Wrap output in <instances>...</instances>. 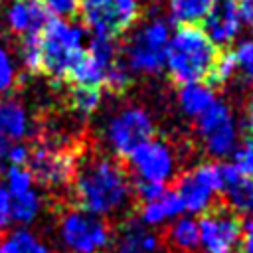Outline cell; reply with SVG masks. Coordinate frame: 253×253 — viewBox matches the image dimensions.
<instances>
[{
    "label": "cell",
    "mask_w": 253,
    "mask_h": 253,
    "mask_svg": "<svg viewBox=\"0 0 253 253\" xmlns=\"http://www.w3.org/2000/svg\"><path fill=\"white\" fill-rule=\"evenodd\" d=\"M69 186L77 208L99 217L125 213L132 202V184L126 168L117 158L99 152L77 156Z\"/></svg>",
    "instance_id": "1"
},
{
    "label": "cell",
    "mask_w": 253,
    "mask_h": 253,
    "mask_svg": "<svg viewBox=\"0 0 253 253\" xmlns=\"http://www.w3.org/2000/svg\"><path fill=\"white\" fill-rule=\"evenodd\" d=\"M219 53L200 26H178L166 45L164 65L176 85L206 83L208 73Z\"/></svg>",
    "instance_id": "2"
},
{
    "label": "cell",
    "mask_w": 253,
    "mask_h": 253,
    "mask_svg": "<svg viewBox=\"0 0 253 253\" xmlns=\"http://www.w3.org/2000/svg\"><path fill=\"white\" fill-rule=\"evenodd\" d=\"M40 38H42V71L55 83L67 81L71 67L85 51L83 28L63 18L51 16V20L40 32Z\"/></svg>",
    "instance_id": "3"
},
{
    "label": "cell",
    "mask_w": 253,
    "mask_h": 253,
    "mask_svg": "<svg viewBox=\"0 0 253 253\" xmlns=\"http://www.w3.org/2000/svg\"><path fill=\"white\" fill-rule=\"evenodd\" d=\"M57 235L67 253H99L111 241V227L103 217L75 206L61 211Z\"/></svg>",
    "instance_id": "4"
},
{
    "label": "cell",
    "mask_w": 253,
    "mask_h": 253,
    "mask_svg": "<svg viewBox=\"0 0 253 253\" xmlns=\"http://www.w3.org/2000/svg\"><path fill=\"white\" fill-rule=\"evenodd\" d=\"M77 12L93 36L117 40L134 26L140 6L138 0H79Z\"/></svg>",
    "instance_id": "5"
},
{
    "label": "cell",
    "mask_w": 253,
    "mask_h": 253,
    "mask_svg": "<svg viewBox=\"0 0 253 253\" xmlns=\"http://www.w3.org/2000/svg\"><path fill=\"white\" fill-rule=\"evenodd\" d=\"M79 152L71 146H65L55 140L43 138L34 148L30 146L28 170L34 176V182L43 188H65L71 184Z\"/></svg>",
    "instance_id": "6"
},
{
    "label": "cell",
    "mask_w": 253,
    "mask_h": 253,
    "mask_svg": "<svg viewBox=\"0 0 253 253\" xmlns=\"http://www.w3.org/2000/svg\"><path fill=\"white\" fill-rule=\"evenodd\" d=\"M168 40L170 30L164 20L156 18L140 26L125 45L128 69L136 73H158L164 67Z\"/></svg>",
    "instance_id": "7"
},
{
    "label": "cell",
    "mask_w": 253,
    "mask_h": 253,
    "mask_svg": "<svg viewBox=\"0 0 253 253\" xmlns=\"http://www.w3.org/2000/svg\"><path fill=\"white\" fill-rule=\"evenodd\" d=\"M105 140L117 156H128L136 146L154 136L152 117L142 107H123L107 119Z\"/></svg>",
    "instance_id": "8"
},
{
    "label": "cell",
    "mask_w": 253,
    "mask_h": 253,
    "mask_svg": "<svg viewBox=\"0 0 253 253\" xmlns=\"http://www.w3.org/2000/svg\"><path fill=\"white\" fill-rule=\"evenodd\" d=\"M223 188V164L204 162L184 172L176 182V194L190 213H204L211 208L213 196Z\"/></svg>",
    "instance_id": "9"
},
{
    "label": "cell",
    "mask_w": 253,
    "mask_h": 253,
    "mask_svg": "<svg viewBox=\"0 0 253 253\" xmlns=\"http://www.w3.org/2000/svg\"><path fill=\"white\" fill-rule=\"evenodd\" d=\"M243 223L225 204H213L198 219L200 243L208 253H231L241 241Z\"/></svg>",
    "instance_id": "10"
},
{
    "label": "cell",
    "mask_w": 253,
    "mask_h": 253,
    "mask_svg": "<svg viewBox=\"0 0 253 253\" xmlns=\"http://www.w3.org/2000/svg\"><path fill=\"white\" fill-rule=\"evenodd\" d=\"M198 134L202 136L206 152L210 156L223 158L233 152L237 144V130L231 109L223 101H213L198 117Z\"/></svg>",
    "instance_id": "11"
},
{
    "label": "cell",
    "mask_w": 253,
    "mask_h": 253,
    "mask_svg": "<svg viewBox=\"0 0 253 253\" xmlns=\"http://www.w3.org/2000/svg\"><path fill=\"white\" fill-rule=\"evenodd\" d=\"M128 162L138 182L166 184L176 168L172 148L164 140H158L154 136L136 146L128 154Z\"/></svg>",
    "instance_id": "12"
},
{
    "label": "cell",
    "mask_w": 253,
    "mask_h": 253,
    "mask_svg": "<svg viewBox=\"0 0 253 253\" xmlns=\"http://www.w3.org/2000/svg\"><path fill=\"white\" fill-rule=\"evenodd\" d=\"M51 16L42 0H10L6 8V24L18 38L24 34H40Z\"/></svg>",
    "instance_id": "13"
},
{
    "label": "cell",
    "mask_w": 253,
    "mask_h": 253,
    "mask_svg": "<svg viewBox=\"0 0 253 253\" xmlns=\"http://www.w3.org/2000/svg\"><path fill=\"white\" fill-rule=\"evenodd\" d=\"M202 30L206 32V36L211 40L213 45H217L219 49L227 47L241 30V16L237 10V4L233 0L215 4L213 10L204 20Z\"/></svg>",
    "instance_id": "14"
},
{
    "label": "cell",
    "mask_w": 253,
    "mask_h": 253,
    "mask_svg": "<svg viewBox=\"0 0 253 253\" xmlns=\"http://www.w3.org/2000/svg\"><path fill=\"white\" fill-rule=\"evenodd\" d=\"M225 206L235 213H253V176H243L233 164H223V188Z\"/></svg>",
    "instance_id": "15"
},
{
    "label": "cell",
    "mask_w": 253,
    "mask_h": 253,
    "mask_svg": "<svg viewBox=\"0 0 253 253\" xmlns=\"http://www.w3.org/2000/svg\"><path fill=\"white\" fill-rule=\"evenodd\" d=\"M160 239L148 231L138 219H125L113 253H158Z\"/></svg>",
    "instance_id": "16"
},
{
    "label": "cell",
    "mask_w": 253,
    "mask_h": 253,
    "mask_svg": "<svg viewBox=\"0 0 253 253\" xmlns=\"http://www.w3.org/2000/svg\"><path fill=\"white\" fill-rule=\"evenodd\" d=\"M30 123L24 105L14 97H0V136L20 142L28 136Z\"/></svg>",
    "instance_id": "17"
},
{
    "label": "cell",
    "mask_w": 253,
    "mask_h": 253,
    "mask_svg": "<svg viewBox=\"0 0 253 253\" xmlns=\"http://www.w3.org/2000/svg\"><path fill=\"white\" fill-rule=\"evenodd\" d=\"M184 206L176 194V190H164L158 198L144 202L140 208V221L146 225H158L168 219H174L182 213Z\"/></svg>",
    "instance_id": "18"
},
{
    "label": "cell",
    "mask_w": 253,
    "mask_h": 253,
    "mask_svg": "<svg viewBox=\"0 0 253 253\" xmlns=\"http://www.w3.org/2000/svg\"><path fill=\"white\" fill-rule=\"evenodd\" d=\"M166 245L174 253H196L200 247L198 221L194 217H178L166 231Z\"/></svg>",
    "instance_id": "19"
},
{
    "label": "cell",
    "mask_w": 253,
    "mask_h": 253,
    "mask_svg": "<svg viewBox=\"0 0 253 253\" xmlns=\"http://www.w3.org/2000/svg\"><path fill=\"white\" fill-rule=\"evenodd\" d=\"M213 101H215L213 89L210 85H206V83L180 85L178 103H180V109L184 111V115H188V117H196L198 119Z\"/></svg>",
    "instance_id": "20"
},
{
    "label": "cell",
    "mask_w": 253,
    "mask_h": 253,
    "mask_svg": "<svg viewBox=\"0 0 253 253\" xmlns=\"http://www.w3.org/2000/svg\"><path fill=\"white\" fill-rule=\"evenodd\" d=\"M215 4L217 0H170V18L178 26H198Z\"/></svg>",
    "instance_id": "21"
},
{
    "label": "cell",
    "mask_w": 253,
    "mask_h": 253,
    "mask_svg": "<svg viewBox=\"0 0 253 253\" xmlns=\"http://www.w3.org/2000/svg\"><path fill=\"white\" fill-rule=\"evenodd\" d=\"M107 67L109 65L101 63L97 57H93L85 49L81 53V57L77 59V63L71 67V71L67 75V83H71V85H97V87H101Z\"/></svg>",
    "instance_id": "22"
},
{
    "label": "cell",
    "mask_w": 253,
    "mask_h": 253,
    "mask_svg": "<svg viewBox=\"0 0 253 253\" xmlns=\"http://www.w3.org/2000/svg\"><path fill=\"white\" fill-rule=\"evenodd\" d=\"M0 253H51L49 245L26 227L10 231L0 243Z\"/></svg>",
    "instance_id": "23"
},
{
    "label": "cell",
    "mask_w": 253,
    "mask_h": 253,
    "mask_svg": "<svg viewBox=\"0 0 253 253\" xmlns=\"http://www.w3.org/2000/svg\"><path fill=\"white\" fill-rule=\"evenodd\" d=\"M101 103V87L97 85H71L67 91V105L79 117H89Z\"/></svg>",
    "instance_id": "24"
},
{
    "label": "cell",
    "mask_w": 253,
    "mask_h": 253,
    "mask_svg": "<svg viewBox=\"0 0 253 253\" xmlns=\"http://www.w3.org/2000/svg\"><path fill=\"white\" fill-rule=\"evenodd\" d=\"M42 210V198L32 188L20 196H10V219L18 225H30Z\"/></svg>",
    "instance_id": "25"
},
{
    "label": "cell",
    "mask_w": 253,
    "mask_h": 253,
    "mask_svg": "<svg viewBox=\"0 0 253 253\" xmlns=\"http://www.w3.org/2000/svg\"><path fill=\"white\" fill-rule=\"evenodd\" d=\"M20 61L26 73L42 71V38L40 34H24L20 36Z\"/></svg>",
    "instance_id": "26"
},
{
    "label": "cell",
    "mask_w": 253,
    "mask_h": 253,
    "mask_svg": "<svg viewBox=\"0 0 253 253\" xmlns=\"http://www.w3.org/2000/svg\"><path fill=\"white\" fill-rule=\"evenodd\" d=\"M235 69H237V61H235L233 49H219V53H217V57H215L210 73H208L206 85L215 87V85L227 83Z\"/></svg>",
    "instance_id": "27"
},
{
    "label": "cell",
    "mask_w": 253,
    "mask_h": 253,
    "mask_svg": "<svg viewBox=\"0 0 253 253\" xmlns=\"http://www.w3.org/2000/svg\"><path fill=\"white\" fill-rule=\"evenodd\" d=\"M130 85V69L117 57L105 71V77H103V83L101 87H105L109 93L113 95H119V93H125V89Z\"/></svg>",
    "instance_id": "28"
},
{
    "label": "cell",
    "mask_w": 253,
    "mask_h": 253,
    "mask_svg": "<svg viewBox=\"0 0 253 253\" xmlns=\"http://www.w3.org/2000/svg\"><path fill=\"white\" fill-rule=\"evenodd\" d=\"M6 190L10 196H20L34 188V176L28 166H8L6 168Z\"/></svg>",
    "instance_id": "29"
},
{
    "label": "cell",
    "mask_w": 253,
    "mask_h": 253,
    "mask_svg": "<svg viewBox=\"0 0 253 253\" xmlns=\"http://www.w3.org/2000/svg\"><path fill=\"white\" fill-rule=\"evenodd\" d=\"M233 166L243 176H253V134L233 148Z\"/></svg>",
    "instance_id": "30"
},
{
    "label": "cell",
    "mask_w": 253,
    "mask_h": 253,
    "mask_svg": "<svg viewBox=\"0 0 253 253\" xmlns=\"http://www.w3.org/2000/svg\"><path fill=\"white\" fill-rule=\"evenodd\" d=\"M16 87V67L4 45H0V95L10 93Z\"/></svg>",
    "instance_id": "31"
},
{
    "label": "cell",
    "mask_w": 253,
    "mask_h": 253,
    "mask_svg": "<svg viewBox=\"0 0 253 253\" xmlns=\"http://www.w3.org/2000/svg\"><path fill=\"white\" fill-rule=\"evenodd\" d=\"M233 53H235L237 67H241V71L245 73V77L253 81V40L241 42L237 45V49H233Z\"/></svg>",
    "instance_id": "32"
},
{
    "label": "cell",
    "mask_w": 253,
    "mask_h": 253,
    "mask_svg": "<svg viewBox=\"0 0 253 253\" xmlns=\"http://www.w3.org/2000/svg\"><path fill=\"white\" fill-rule=\"evenodd\" d=\"M166 190V184H154V182H136L132 192L136 194V198L144 204V202H150L154 198H158L162 192Z\"/></svg>",
    "instance_id": "33"
},
{
    "label": "cell",
    "mask_w": 253,
    "mask_h": 253,
    "mask_svg": "<svg viewBox=\"0 0 253 253\" xmlns=\"http://www.w3.org/2000/svg\"><path fill=\"white\" fill-rule=\"evenodd\" d=\"M47 10L57 18H67L77 14L79 0H45Z\"/></svg>",
    "instance_id": "34"
},
{
    "label": "cell",
    "mask_w": 253,
    "mask_h": 253,
    "mask_svg": "<svg viewBox=\"0 0 253 253\" xmlns=\"http://www.w3.org/2000/svg\"><path fill=\"white\" fill-rule=\"evenodd\" d=\"M28 158H30V146L26 142H12L10 144V150H8V156L6 160L12 164V166H26L28 164Z\"/></svg>",
    "instance_id": "35"
},
{
    "label": "cell",
    "mask_w": 253,
    "mask_h": 253,
    "mask_svg": "<svg viewBox=\"0 0 253 253\" xmlns=\"http://www.w3.org/2000/svg\"><path fill=\"white\" fill-rule=\"evenodd\" d=\"M10 194L6 190V186L0 184V233L8 229L10 225Z\"/></svg>",
    "instance_id": "36"
},
{
    "label": "cell",
    "mask_w": 253,
    "mask_h": 253,
    "mask_svg": "<svg viewBox=\"0 0 253 253\" xmlns=\"http://www.w3.org/2000/svg\"><path fill=\"white\" fill-rule=\"evenodd\" d=\"M241 247L243 253H253V219L245 221L241 229Z\"/></svg>",
    "instance_id": "37"
},
{
    "label": "cell",
    "mask_w": 253,
    "mask_h": 253,
    "mask_svg": "<svg viewBox=\"0 0 253 253\" xmlns=\"http://www.w3.org/2000/svg\"><path fill=\"white\" fill-rule=\"evenodd\" d=\"M235 4L239 10V16H241V22H245L253 28V0H239Z\"/></svg>",
    "instance_id": "38"
},
{
    "label": "cell",
    "mask_w": 253,
    "mask_h": 253,
    "mask_svg": "<svg viewBox=\"0 0 253 253\" xmlns=\"http://www.w3.org/2000/svg\"><path fill=\"white\" fill-rule=\"evenodd\" d=\"M245 123H247V126H249L251 134H253V97L249 99L247 109H245Z\"/></svg>",
    "instance_id": "39"
},
{
    "label": "cell",
    "mask_w": 253,
    "mask_h": 253,
    "mask_svg": "<svg viewBox=\"0 0 253 253\" xmlns=\"http://www.w3.org/2000/svg\"><path fill=\"white\" fill-rule=\"evenodd\" d=\"M10 140L8 138H4V136H0V162L2 160H6V156H8V150H10Z\"/></svg>",
    "instance_id": "40"
},
{
    "label": "cell",
    "mask_w": 253,
    "mask_h": 253,
    "mask_svg": "<svg viewBox=\"0 0 253 253\" xmlns=\"http://www.w3.org/2000/svg\"><path fill=\"white\" fill-rule=\"evenodd\" d=\"M233 2H239V0H233Z\"/></svg>",
    "instance_id": "41"
},
{
    "label": "cell",
    "mask_w": 253,
    "mask_h": 253,
    "mask_svg": "<svg viewBox=\"0 0 253 253\" xmlns=\"http://www.w3.org/2000/svg\"><path fill=\"white\" fill-rule=\"evenodd\" d=\"M42 2H45V0H42Z\"/></svg>",
    "instance_id": "42"
},
{
    "label": "cell",
    "mask_w": 253,
    "mask_h": 253,
    "mask_svg": "<svg viewBox=\"0 0 253 253\" xmlns=\"http://www.w3.org/2000/svg\"><path fill=\"white\" fill-rule=\"evenodd\" d=\"M0 243H2V241H0Z\"/></svg>",
    "instance_id": "43"
}]
</instances>
